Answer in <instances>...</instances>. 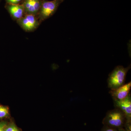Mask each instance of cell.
<instances>
[{
    "label": "cell",
    "instance_id": "obj_1",
    "mask_svg": "<svg viewBox=\"0 0 131 131\" xmlns=\"http://www.w3.org/2000/svg\"><path fill=\"white\" fill-rule=\"evenodd\" d=\"M118 66L110 73L107 80L108 87L110 90H115L125 84L127 74L130 68Z\"/></svg>",
    "mask_w": 131,
    "mask_h": 131
},
{
    "label": "cell",
    "instance_id": "obj_2",
    "mask_svg": "<svg viewBox=\"0 0 131 131\" xmlns=\"http://www.w3.org/2000/svg\"><path fill=\"white\" fill-rule=\"evenodd\" d=\"M61 3L59 0L42 1L40 9L37 15L40 24L54 14Z\"/></svg>",
    "mask_w": 131,
    "mask_h": 131
},
{
    "label": "cell",
    "instance_id": "obj_3",
    "mask_svg": "<svg viewBox=\"0 0 131 131\" xmlns=\"http://www.w3.org/2000/svg\"><path fill=\"white\" fill-rule=\"evenodd\" d=\"M126 119L124 114L118 108L110 110L107 113L104 122L108 125L115 128L121 127Z\"/></svg>",
    "mask_w": 131,
    "mask_h": 131
},
{
    "label": "cell",
    "instance_id": "obj_4",
    "mask_svg": "<svg viewBox=\"0 0 131 131\" xmlns=\"http://www.w3.org/2000/svg\"><path fill=\"white\" fill-rule=\"evenodd\" d=\"M16 21L19 26L26 32L35 30L40 24L37 16L32 14H25Z\"/></svg>",
    "mask_w": 131,
    "mask_h": 131
},
{
    "label": "cell",
    "instance_id": "obj_5",
    "mask_svg": "<svg viewBox=\"0 0 131 131\" xmlns=\"http://www.w3.org/2000/svg\"><path fill=\"white\" fill-rule=\"evenodd\" d=\"M115 107L122 112L125 116L128 123L131 118V96L129 94L126 98L121 100H113Z\"/></svg>",
    "mask_w": 131,
    "mask_h": 131
},
{
    "label": "cell",
    "instance_id": "obj_6",
    "mask_svg": "<svg viewBox=\"0 0 131 131\" xmlns=\"http://www.w3.org/2000/svg\"><path fill=\"white\" fill-rule=\"evenodd\" d=\"M43 0H23L21 4L25 10V14H32L37 16Z\"/></svg>",
    "mask_w": 131,
    "mask_h": 131
},
{
    "label": "cell",
    "instance_id": "obj_7",
    "mask_svg": "<svg viewBox=\"0 0 131 131\" xmlns=\"http://www.w3.org/2000/svg\"><path fill=\"white\" fill-rule=\"evenodd\" d=\"M131 88V82L124 84L117 89L110 90L109 93L113 100H121L126 98L129 94Z\"/></svg>",
    "mask_w": 131,
    "mask_h": 131
},
{
    "label": "cell",
    "instance_id": "obj_8",
    "mask_svg": "<svg viewBox=\"0 0 131 131\" xmlns=\"http://www.w3.org/2000/svg\"><path fill=\"white\" fill-rule=\"evenodd\" d=\"M6 8L12 19L14 20H18L23 17L25 15V10L22 4H6Z\"/></svg>",
    "mask_w": 131,
    "mask_h": 131
},
{
    "label": "cell",
    "instance_id": "obj_9",
    "mask_svg": "<svg viewBox=\"0 0 131 131\" xmlns=\"http://www.w3.org/2000/svg\"><path fill=\"white\" fill-rule=\"evenodd\" d=\"M10 116L8 107L0 104V120L8 118Z\"/></svg>",
    "mask_w": 131,
    "mask_h": 131
},
{
    "label": "cell",
    "instance_id": "obj_10",
    "mask_svg": "<svg viewBox=\"0 0 131 131\" xmlns=\"http://www.w3.org/2000/svg\"><path fill=\"white\" fill-rule=\"evenodd\" d=\"M5 131H21L13 122L8 123Z\"/></svg>",
    "mask_w": 131,
    "mask_h": 131
},
{
    "label": "cell",
    "instance_id": "obj_11",
    "mask_svg": "<svg viewBox=\"0 0 131 131\" xmlns=\"http://www.w3.org/2000/svg\"><path fill=\"white\" fill-rule=\"evenodd\" d=\"M8 122L5 121H0V131H5Z\"/></svg>",
    "mask_w": 131,
    "mask_h": 131
},
{
    "label": "cell",
    "instance_id": "obj_12",
    "mask_svg": "<svg viewBox=\"0 0 131 131\" xmlns=\"http://www.w3.org/2000/svg\"><path fill=\"white\" fill-rule=\"evenodd\" d=\"M23 1V0H6V4L17 5L21 4Z\"/></svg>",
    "mask_w": 131,
    "mask_h": 131
},
{
    "label": "cell",
    "instance_id": "obj_13",
    "mask_svg": "<svg viewBox=\"0 0 131 131\" xmlns=\"http://www.w3.org/2000/svg\"><path fill=\"white\" fill-rule=\"evenodd\" d=\"M103 131H117L115 129L110 127H106L105 129L103 130Z\"/></svg>",
    "mask_w": 131,
    "mask_h": 131
},
{
    "label": "cell",
    "instance_id": "obj_14",
    "mask_svg": "<svg viewBox=\"0 0 131 131\" xmlns=\"http://www.w3.org/2000/svg\"><path fill=\"white\" fill-rule=\"evenodd\" d=\"M119 131H127L126 130H125V129H119Z\"/></svg>",
    "mask_w": 131,
    "mask_h": 131
},
{
    "label": "cell",
    "instance_id": "obj_15",
    "mask_svg": "<svg viewBox=\"0 0 131 131\" xmlns=\"http://www.w3.org/2000/svg\"><path fill=\"white\" fill-rule=\"evenodd\" d=\"M59 1H61V2H63V1L64 0H59Z\"/></svg>",
    "mask_w": 131,
    "mask_h": 131
},
{
    "label": "cell",
    "instance_id": "obj_16",
    "mask_svg": "<svg viewBox=\"0 0 131 131\" xmlns=\"http://www.w3.org/2000/svg\"><path fill=\"white\" fill-rule=\"evenodd\" d=\"M0 1H1V0H0Z\"/></svg>",
    "mask_w": 131,
    "mask_h": 131
}]
</instances>
